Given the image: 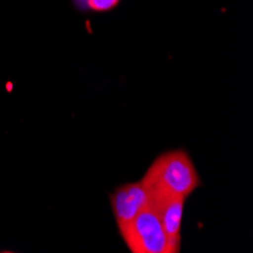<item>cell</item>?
<instances>
[{"label":"cell","instance_id":"1","mask_svg":"<svg viewBox=\"0 0 253 253\" xmlns=\"http://www.w3.org/2000/svg\"><path fill=\"white\" fill-rule=\"evenodd\" d=\"M141 183L152 197H174L185 200L199 187V173L191 158L182 150L158 156Z\"/></svg>","mask_w":253,"mask_h":253},{"label":"cell","instance_id":"2","mask_svg":"<svg viewBox=\"0 0 253 253\" xmlns=\"http://www.w3.org/2000/svg\"><path fill=\"white\" fill-rule=\"evenodd\" d=\"M133 253H170V244L153 205H147L120 232Z\"/></svg>","mask_w":253,"mask_h":253},{"label":"cell","instance_id":"3","mask_svg":"<svg viewBox=\"0 0 253 253\" xmlns=\"http://www.w3.org/2000/svg\"><path fill=\"white\" fill-rule=\"evenodd\" d=\"M150 194L144 188L141 182L127 183V185L120 187L111 197L114 215H116L119 231L123 229L135 218V215L140 212L147 205H150Z\"/></svg>","mask_w":253,"mask_h":253},{"label":"cell","instance_id":"4","mask_svg":"<svg viewBox=\"0 0 253 253\" xmlns=\"http://www.w3.org/2000/svg\"><path fill=\"white\" fill-rule=\"evenodd\" d=\"M150 200L167 235L170 253H177L180 250V226L185 200L174 197H152Z\"/></svg>","mask_w":253,"mask_h":253},{"label":"cell","instance_id":"5","mask_svg":"<svg viewBox=\"0 0 253 253\" xmlns=\"http://www.w3.org/2000/svg\"><path fill=\"white\" fill-rule=\"evenodd\" d=\"M120 3V0H85V5L91 11H97V12H106L114 9Z\"/></svg>","mask_w":253,"mask_h":253}]
</instances>
